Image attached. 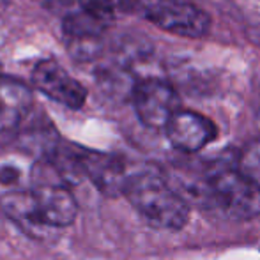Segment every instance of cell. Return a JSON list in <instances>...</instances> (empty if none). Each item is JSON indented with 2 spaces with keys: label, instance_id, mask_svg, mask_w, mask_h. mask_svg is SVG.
<instances>
[{
  "label": "cell",
  "instance_id": "obj_1",
  "mask_svg": "<svg viewBox=\"0 0 260 260\" xmlns=\"http://www.w3.org/2000/svg\"><path fill=\"white\" fill-rule=\"evenodd\" d=\"M122 195L154 229L181 230L189 219L184 197L156 168H142L126 175Z\"/></svg>",
  "mask_w": 260,
  "mask_h": 260
},
{
  "label": "cell",
  "instance_id": "obj_7",
  "mask_svg": "<svg viewBox=\"0 0 260 260\" xmlns=\"http://www.w3.org/2000/svg\"><path fill=\"white\" fill-rule=\"evenodd\" d=\"M30 193L45 225L57 232L73 225L78 214V204L64 182H39Z\"/></svg>",
  "mask_w": 260,
  "mask_h": 260
},
{
  "label": "cell",
  "instance_id": "obj_2",
  "mask_svg": "<svg viewBox=\"0 0 260 260\" xmlns=\"http://www.w3.org/2000/svg\"><path fill=\"white\" fill-rule=\"evenodd\" d=\"M119 7L182 38H204L211 28L209 14L189 0H119Z\"/></svg>",
  "mask_w": 260,
  "mask_h": 260
},
{
  "label": "cell",
  "instance_id": "obj_9",
  "mask_svg": "<svg viewBox=\"0 0 260 260\" xmlns=\"http://www.w3.org/2000/svg\"><path fill=\"white\" fill-rule=\"evenodd\" d=\"M0 211L32 239L48 241L57 236V230L45 225L39 216L30 189H13L4 193L0 197Z\"/></svg>",
  "mask_w": 260,
  "mask_h": 260
},
{
  "label": "cell",
  "instance_id": "obj_4",
  "mask_svg": "<svg viewBox=\"0 0 260 260\" xmlns=\"http://www.w3.org/2000/svg\"><path fill=\"white\" fill-rule=\"evenodd\" d=\"M135 112L140 122L151 129H165L168 120L181 108L179 94L168 82L145 78L131 89Z\"/></svg>",
  "mask_w": 260,
  "mask_h": 260
},
{
  "label": "cell",
  "instance_id": "obj_10",
  "mask_svg": "<svg viewBox=\"0 0 260 260\" xmlns=\"http://www.w3.org/2000/svg\"><path fill=\"white\" fill-rule=\"evenodd\" d=\"M76 157H78L82 175H87L100 191H103L105 195L122 193L127 172L119 157L98 151H85V149L76 151Z\"/></svg>",
  "mask_w": 260,
  "mask_h": 260
},
{
  "label": "cell",
  "instance_id": "obj_3",
  "mask_svg": "<svg viewBox=\"0 0 260 260\" xmlns=\"http://www.w3.org/2000/svg\"><path fill=\"white\" fill-rule=\"evenodd\" d=\"M206 195L226 216L253 219L260 216V188L234 165L219 163L207 170Z\"/></svg>",
  "mask_w": 260,
  "mask_h": 260
},
{
  "label": "cell",
  "instance_id": "obj_11",
  "mask_svg": "<svg viewBox=\"0 0 260 260\" xmlns=\"http://www.w3.org/2000/svg\"><path fill=\"white\" fill-rule=\"evenodd\" d=\"M236 167L243 175L260 188V140H253L239 152Z\"/></svg>",
  "mask_w": 260,
  "mask_h": 260
},
{
  "label": "cell",
  "instance_id": "obj_8",
  "mask_svg": "<svg viewBox=\"0 0 260 260\" xmlns=\"http://www.w3.org/2000/svg\"><path fill=\"white\" fill-rule=\"evenodd\" d=\"M165 131L170 144L182 152L202 151L218 135L212 120L197 112L181 108L172 115V119L165 126Z\"/></svg>",
  "mask_w": 260,
  "mask_h": 260
},
{
  "label": "cell",
  "instance_id": "obj_5",
  "mask_svg": "<svg viewBox=\"0 0 260 260\" xmlns=\"http://www.w3.org/2000/svg\"><path fill=\"white\" fill-rule=\"evenodd\" d=\"M32 106V92L23 82L0 73V145L16 142Z\"/></svg>",
  "mask_w": 260,
  "mask_h": 260
},
{
  "label": "cell",
  "instance_id": "obj_6",
  "mask_svg": "<svg viewBox=\"0 0 260 260\" xmlns=\"http://www.w3.org/2000/svg\"><path fill=\"white\" fill-rule=\"evenodd\" d=\"M32 82L39 92L71 110L82 108L87 100L85 87L53 60L39 62L32 71Z\"/></svg>",
  "mask_w": 260,
  "mask_h": 260
}]
</instances>
